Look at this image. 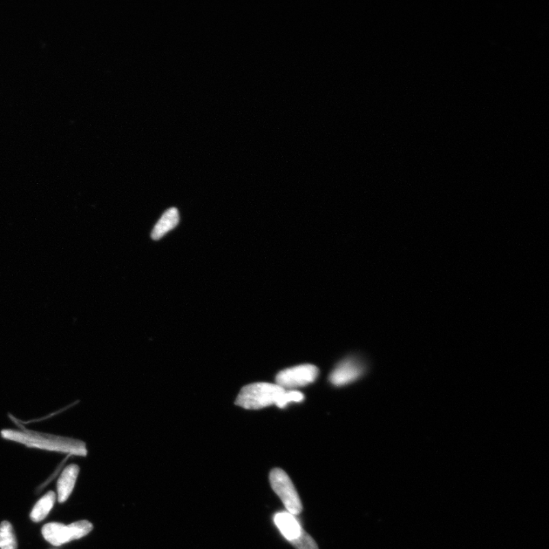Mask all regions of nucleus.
<instances>
[{"mask_svg":"<svg viewBox=\"0 0 549 549\" xmlns=\"http://www.w3.org/2000/svg\"><path fill=\"white\" fill-rule=\"evenodd\" d=\"M0 435L4 439L23 444L29 448L69 454L71 456H87L86 443L77 439L29 430L23 426L19 430H2Z\"/></svg>","mask_w":549,"mask_h":549,"instance_id":"1","label":"nucleus"},{"mask_svg":"<svg viewBox=\"0 0 549 549\" xmlns=\"http://www.w3.org/2000/svg\"><path fill=\"white\" fill-rule=\"evenodd\" d=\"M286 390L276 384L259 382L250 384L241 389L235 404L247 410H258L276 404L282 408Z\"/></svg>","mask_w":549,"mask_h":549,"instance_id":"2","label":"nucleus"},{"mask_svg":"<svg viewBox=\"0 0 549 549\" xmlns=\"http://www.w3.org/2000/svg\"><path fill=\"white\" fill-rule=\"evenodd\" d=\"M93 526L89 521L80 520L69 526L51 523L42 528V535L47 541L54 546H60L73 540L80 539L89 534Z\"/></svg>","mask_w":549,"mask_h":549,"instance_id":"3","label":"nucleus"},{"mask_svg":"<svg viewBox=\"0 0 549 549\" xmlns=\"http://www.w3.org/2000/svg\"><path fill=\"white\" fill-rule=\"evenodd\" d=\"M269 481L271 487L280 497L288 512L294 516L300 514L303 511L302 501L287 473L276 467L270 472Z\"/></svg>","mask_w":549,"mask_h":549,"instance_id":"4","label":"nucleus"},{"mask_svg":"<svg viewBox=\"0 0 549 549\" xmlns=\"http://www.w3.org/2000/svg\"><path fill=\"white\" fill-rule=\"evenodd\" d=\"M319 374L315 365L304 364L282 370L276 376V385L286 390L293 389L314 382Z\"/></svg>","mask_w":549,"mask_h":549,"instance_id":"5","label":"nucleus"},{"mask_svg":"<svg viewBox=\"0 0 549 549\" xmlns=\"http://www.w3.org/2000/svg\"><path fill=\"white\" fill-rule=\"evenodd\" d=\"M363 366L352 361H343L332 371L330 376V381L336 386H342L354 382L363 374Z\"/></svg>","mask_w":549,"mask_h":549,"instance_id":"6","label":"nucleus"},{"mask_svg":"<svg viewBox=\"0 0 549 549\" xmlns=\"http://www.w3.org/2000/svg\"><path fill=\"white\" fill-rule=\"evenodd\" d=\"M274 522L283 537L289 542L296 539L303 530L295 516L289 512H280L275 515Z\"/></svg>","mask_w":549,"mask_h":549,"instance_id":"7","label":"nucleus"},{"mask_svg":"<svg viewBox=\"0 0 549 549\" xmlns=\"http://www.w3.org/2000/svg\"><path fill=\"white\" fill-rule=\"evenodd\" d=\"M80 467L72 464L66 467L58 481V496L60 503L65 502L69 498L75 486Z\"/></svg>","mask_w":549,"mask_h":549,"instance_id":"8","label":"nucleus"},{"mask_svg":"<svg viewBox=\"0 0 549 549\" xmlns=\"http://www.w3.org/2000/svg\"><path fill=\"white\" fill-rule=\"evenodd\" d=\"M179 221L180 215L178 210L175 208L168 209L153 229L151 233L152 239L155 241L161 239L162 236L178 226Z\"/></svg>","mask_w":549,"mask_h":549,"instance_id":"9","label":"nucleus"},{"mask_svg":"<svg viewBox=\"0 0 549 549\" xmlns=\"http://www.w3.org/2000/svg\"><path fill=\"white\" fill-rule=\"evenodd\" d=\"M56 493L49 491L40 498L31 512L32 520L38 523V522L45 520L51 512L54 504H56Z\"/></svg>","mask_w":549,"mask_h":549,"instance_id":"10","label":"nucleus"},{"mask_svg":"<svg viewBox=\"0 0 549 549\" xmlns=\"http://www.w3.org/2000/svg\"><path fill=\"white\" fill-rule=\"evenodd\" d=\"M0 549H17L16 535L8 521L0 524Z\"/></svg>","mask_w":549,"mask_h":549,"instance_id":"11","label":"nucleus"},{"mask_svg":"<svg viewBox=\"0 0 549 549\" xmlns=\"http://www.w3.org/2000/svg\"><path fill=\"white\" fill-rule=\"evenodd\" d=\"M290 544L296 549H319L314 539L304 530L300 537L290 541Z\"/></svg>","mask_w":549,"mask_h":549,"instance_id":"12","label":"nucleus"}]
</instances>
